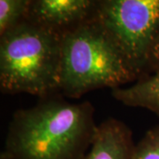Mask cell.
Segmentation results:
<instances>
[{"label": "cell", "instance_id": "cell-1", "mask_svg": "<svg viewBox=\"0 0 159 159\" xmlns=\"http://www.w3.org/2000/svg\"><path fill=\"white\" fill-rule=\"evenodd\" d=\"M98 125L89 101L70 102L61 95L41 98L13 113L4 150L11 159H82Z\"/></svg>", "mask_w": 159, "mask_h": 159}, {"label": "cell", "instance_id": "cell-2", "mask_svg": "<svg viewBox=\"0 0 159 159\" xmlns=\"http://www.w3.org/2000/svg\"><path fill=\"white\" fill-rule=\"evenodd\" d=\"M137 80L96 15L62 34L59 95L78 99L90 91L114 89Z\"/></svg>", "mask_w": 159, "mask_h": 159}, {"label": "cell", "instance_id": "cell-3", "mask_svg": "<svg viewBox=\"0 0 159 159\" xmlns=\"http://www.w3.org/2000/svg\"><path fill=\"white\" fill-rule=\"evenodd\" d=\"M62 35L28 20L0 35V89L45 97L59 95Z\"/></svg>", "mask_w": 159, "mask_h": 159}, {"label": "cell", "instance_id": "cell-4", "mask_svg": "<svg viewBox=\"0 0 159 159\" xmlns=\"http://www.w3.org/2000/svg\"><path fill=\"white\" fill-rule=\"evenodd\" d=\"M96 16L138 77L149 75L159 31V0H98Z\"/></svg>", "mask_w": 159, "mask_h": 159}, {"label": "cell", "instance_id": "cell-5", "mask_svg": "<svg viewBox=\"0 0 159 159\" xmlns=\"http://www.w3.org/2000/svg\"><path fill=\"white\" fill-rule=\"evenodd\" d=\"M98 0H30L27 20L64 34L95 17Z\"/></svg>", "mask_w": 159, "mask_h": 159}, {"label": "cell", "instance_id": "cell-6", "mask_svg": "<svg viewBox=\"0 0 159 159\" xmlns=\"http://www.w3.org/2000/svg\"><path fill=\"white\" fill-rule=\"evenodd\" d=\"M134 145L130 128L110 118L98 125L94 142L82 159H131Z\"/></svg>", "mask_w": 159, "mask_h": 159}, {"label": "cell", "instance_id": "cell-7", "mask_svg": "<svg viewBox=\"0 0 159 159\" xmlns=\"http://www.w3.org/2000/svg\"><path fill=\"white\" fill-rule=\"evenodd\" d=\"M113 98L129 107L143 108L159 116V72L134 84L111 89Z\"/></svg>", "mask_w": 159, "mask_h": 159}, {"label": "cell", "instance_id": "cell-8", "mask_svg": "<svg viewBox=\"0 0 159 159\" xmlns=\"http://www.w3.org/2000/svg\"><path fill=\"white\" fill-rule=\"evenodd\" d=\"M29 4L30 0H0V35L27 20Z\"/></svg>", "mask_w": 159, "mask_h": 159}, {"label": "cell", "instance_id": "cell-9", "mask_svg": "<svg viewBox=\"0 0 159 159\" xmlns=\"http://www.w3.org/2000/svg\"><path fill=\"white\" fill-rule=\"evenodd\" d=\"M131 159H159V125L149 129L134 145Z\"/></svg>", "mask_w": 159, "mask_h": 159}, {"label": "cell", "instance_id": "cell-10", "mask_svg": "<svg viewBox=\"0 0 159 159\" xmlns=\"http://www.w3.org/2000/svg\"><path fill=\"white\" fill-rule=\"evenodd\" d=\"M159 72V31L155 40L151 53L149 58V66H148V73L150 74H157Z\"/></svg>", "mask_w": 159, "mask_h": 159}, {"label": "cell", "instance_id": "cell-11", "mask_svg": "<svg viewBox=\"0 0 159 159\" xmlns=\"http://www.w3.org/2000/svg\"><path fill=\"white\" fill-rule=\"evenodd\" d=\"M0 159H11V157L4 150L0 154Z\"/></svg>", "mask_w": 159, "mask_h": 159}]
</instances>
